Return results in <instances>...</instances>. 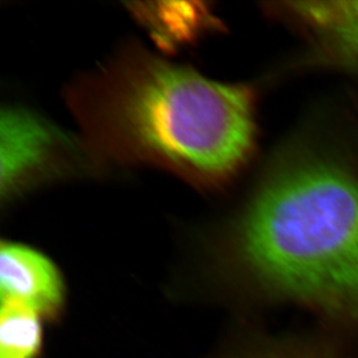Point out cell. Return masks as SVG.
Returning a JSON list of instances; mask_svg holds the SVG:
<instances>
[{
  "instance_id": "cell-1",
  "label": "cell",
  "mask_w": 358,
  "mask_h": 358,
  "mask_svg": "<svg viewBox=\"0 0 358 358\" xmlns=\"http://www.w3.org/2000/svg\"><path fill=\"white\" fill-rule=\"evenodd\" d=\"M83 93L80 113L99 149L148 162L193 182L220 185L239 172L257 139L252 86L134 55Z\"/></svg>"
},
{
  "instance_id": "cell-2",
  "label": "cell",
  "mask_w": 358,
  "mask_h": 358,
  "mask_svg": "<svg viewBox=\"0 0 358 358\" xmlns=\"http://www.w3.org/2000/svg\"><path fill=\"white\" fill-rule=\"evenodd\" d=\"M240 264L276 297L358 320V172L320 153L282 160L238 220Z\"/></svg>"
},
{
  "instance_id": "cell-3",
  "label": "cell",
  "mask_w": 358,
  "mask_h": 358,
  "mask_svg": "<svg viewBox=\"0 0 358 358\" xmlns=\"http://www.w3.org/2000/svg\"><path fill=\"white\" fill-rule=\"evenodd\" d=\"M271 12L297 29L321 64L358 75V1H280Z\"/></svg>"
},
{
  "instance_id": "cell-4",
  "label": "cell",
  "mask_w": 358,
  "mask_h": 358,
  "mask_svg": "<svg viewBox=\"0 0 358 358\" xmlns=\"http://www.w3.org/2000/svg\"><path fill=\"white\" fill-rule=\"evenodd\" d=\"M0 287L3 299L24 303L42 315L55 317L64 306L65 285L57 267L22 243L1 245Z\"/></svg>"
},
{
  "instance_id": "cell-5",
  "label": "cell",
  "mask_w": 358,
  "mask_h": 358,
  "mask_svg": "<svg viewBox=\"0 0 358 358\" xmlns=\"http://www.w3.org/2000/svg\"><path fill=\"white\" fill-rule=\"evenodd\" d=\"M54 129L33 113L8 108L0 120V176L8 195L38 173L57 146Z\"/></svg>"
},
{
  "instance_id": "cell-6",
  "label": "cell",
  "mask_w": 358,
  "mask_h": 358,
  "mask_svg": "<svg viewBox=\"0 0 358 358\" xmlns=\"http://www.w3.org/2000/svg\"><path fill=\"white\" fill-rule=\"evenodd\" d=\"M43 347L42 315L29 305L3 299L0 358H38Z\"/></svg>"
},
{
  "instance_id": "cell-7",
  "label": "cell",
  "mask_w": 358,
  "mask_h": 358,
  "mask_svg": "<svg viewBox=\"0 0 358 358\" xmlns=\"http://www.w3.org/2000/svg\"><path fill=\"white\" fill-rule=\"evenodd\" d=\"M357 112H358V101H357Z\"/></svg>"
}]
</instances>
